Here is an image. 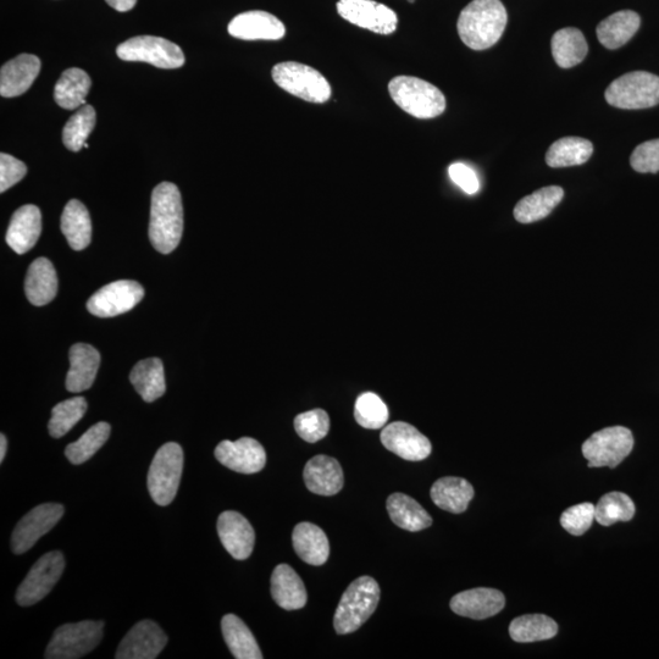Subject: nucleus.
Instances as JSON below:
<instances>
[{
  "label": "nucleus",
  "mask_w": 659,
  "mask_h": 659,
  "mask_svg": "<svg viewBox=\"0 0 659 659\" xmlns=\"http://www.w3.org/2000/svg\"><path fill=\"white\" fill-rule=\"evenodd\" d=\"M507 21V10L501 0H473L459 15L457 29L465 46L485 51L500 41Z\"/></svg>",
  "instance_id": "nucleus-1"
},
{
  "label": "nucleus",
  "mask_w": 659,
  "mask_h": 659,
  "mask_svg": "<svg viewBox=\"0 0 659 659\" xmlns=\"http://www.w3.org/2000/svg\"><path fill=\"white\" fill-rule=\"evenodd\" d=\"M184 232V208L176 185L163 182L154 188L151 206L149 238L158 252L175 251Z\"/></svg>",
  "instance_id": "nucleus-2"
},
{
  "label": "nucleus",
  "mask_w": 659,
  "mask_h": 659,
  "mask_svg": "<svg viewBox=\"0 0 659 659\" xmlns=\"http://www.w3.org/2000/svg\"><path fill=\"white\" fill-rule=\"evenodd\" d=\"M380 601V586L370 577L354 580L337 606L334 627L337 634L354 633L373 616Z\"/></svg>",
  "instance_id": "nucleus-3"
},
{
  "label": "nucleus",
  "mask_w": 659,
  "mask_h": 659,
  "mask_svg": "<svg viewBox=\"0 0 659 659\" xmlns=\"http://www.w3.org/2000/svg\"><path fill=\"white\" fill-rule=\"evenodd\" d=\"M389 92L398 107L417 119H434L446 110V98L439 88L418 77H395Z\"/></svg>",
  "instance_id": "nucleus-4"
},
{
  "label": "nucleus",
  "mask_w": 659,
  "mask_h": 659,
  "mask_svg": "<svg viewBox=\"0 0 659 659\" xmlns=\"http://www.w3.org/2000/svg\"><path fill=\"white\" fill-rule=\"evenodd\" d=\"M184 470V451L179 443L169 442L155 453L148 473L149 495L158 506H169L175 500Z\"/></svg>",
  "instance_id": "nucleus-5"
},
{
  "label": "nucleus",
  "mask_w": 659,
  "mask_h": 659,
  "mask_svg": "<svg viewBox=\"0 0 659 659\" xmlns=\"http://www.w3.org/2000/svg\"><path fill=\"white\" fill-rule=\"evenodd\" d=\"M273 80L282 90L310 103L323 104L331 98V86L318 70L295 62L274 66Z\"/></svg>",
  "instance_id": "nucleus-6"
},
{
  "label": "nucleus",
  "mask_w": 659,
  "mask_h": 659,
  "mask_svg": "<svg viewBox=\"0 0 659 659\" xmlns=\"http://www.w3.org/2000/svg\"><path fill=\"white\" fill-rule=\"evenodd\" d=\"M606 101L614 108L638 110L659 104V77L646 71L620 76L607 88Z\"/></svg>",
  "instance_id": "nucleus-7"
},
{
  "label": "nucleus",
  "mask_w": 659,
  "mask_h": 659,
  "mask_svg": "<svg viewBox=\"0 0 659 659\" xmlns=\"http://www.w3.org/2000/svg\"><path fill=\"white\" fill-rule=\"evenodd\" d=\"M103 629V622H93V620L62 625L54 631L44 657L47 659H77L86 656L102 641Z\"/></svg>",
  "instance_id": "nucleus-8"
},
{
  "label": "nucleus",
  "mask_w": 659,
  "mask_h": 659,
  "mask_svg": "<svg viewBox=\"0 0 659 659\" xmlns=\"http://www.w3.org/2000/svg\"><path fill=\"white\" fill-rule=\"evenodd\" d=\"M634 448V436L624 426L602 429L584 442L583 454L587 467L616 468L629 456Z\"/></svg>",
  "instance_id": "nucleus-9"
},
{
  "label": "nucleus",
  "mask_w": 659,
  "mask_h": 659,
  "mask_svg": "<svg viewBox=\"0 0 659 659\" xmlns=\"http://www.w3.org/2000/svg\"><path fill=\"white\" fill-rule=\"evenodd\" d=\"M116 54L124 62L147 63L160 69H177L185 64V55L181 48L162 37L131 38L119 44Z\"/></svg>",
  "instance_id": "nucleus-10"
},
{
  "label": "nucleus",
  "mask_w": 659,
  "mask_h": 659,
  "mask_svg": "<svg viewBox=\"0 0 659 659\" xmlns=\"http://www.w3.org/2000/svg\"><path fill=\"white\" fill-rule=\"evenodd\" d=\"M64 569L62 552L52 551L42 556L16 591V602L22 607H30L42 601L62 578Z\"/></svg>",
  "instance_id": "nucleus-11"
},
{
  "label": "nucleus",
  "mask_w": 659,
  "mask_h": 659,
  "mask_svg": "<svg viewBox=\"0 0 659 659\" xmlns=\"http://www.w3.org/2000/svg\"><path fill=\"white\" fill-rule=\"evenodd\" d=\"M145 296V290L136 281L112 282L88 299L87 309L98 318H113L130 312Z\"/></svg>",
  "instance_id": "nucleus-12"
},
{
  "label": "nucleus",
  "mask_w": 659,
  "mask_h": 659,
  "mask_svg": "<svg viewBox=\"0 0 659 659\" xmlns=\"http://www.w3.org/2000/svg\"><path fill=\"white\" fill-rule=\"evenodd\" d=\"M65 508L59 503H44L25 515L15 526L11 535V550L22 555L36 545V542L51 531L63 518Z\"/></svg>",
  "instance_id": "nucleus-13"
},
{
  "label": "nucleus",
  "mask_w": 659,
  "mask_h": 659,
  "mask_svg": "<svg viewBox=\"0 0 659 659\" xmlns=\"http://www.w3.org/2000/svg\"><path fill=\"white\" fill-rule=\"evenodd\" d=\"M337 11L351 24L379 35H391L397 30L395 11L374 0H339Z\"/></svg>",
  "instance_id": "nucleus-14"
},
{
  "label": "nucleus",
  "mask_w": 659,
  "mask_h": 659,
  "mask_svg": "<svg viewBox=\"0 0 659 659\" xmlns=\"http://www.w3.org/2000/svg\"><path fill=\"white\" fill-rule=\"evenodd\" d=\"M214 454L224 467L241 474L259 473L267 464L264 447L252 437L220 442Z\"/></svg>",
  "instance_id": "nucleus-15"
},
{
  "label": "nucleus",
  "mask_w": 659,
  "mask_h": 659,
  "mask_svg": "<svg viewBox=\"0 0 659 659\" xmlns=\"http://www.w3.org/2000/svg\"><path fill=\"white\" fill-rule=\"evenodd\" d=\"M168 636L152 620H142L126 634L116 651V659H154L165 649Z\"/></svg>",
  "instance_id": "nucleus-16"
},
{
  "label": "nucleus",
  "mask_w": 659,
  "mask_h": 659,
  "mask_svg": "<svg viewBox=\"0 0 659 659\" xmlns=\"http://www.w3.org/2000/svg\"><path fill=\"white\" fill-rule=\"evenodd\" d=\"M380 439L387 450L406 461H424L433 451L428 437L408 423L396 422L387 425L381 431Z\"/></svg>",
  "instance_id": "nucleus-17"
},
{
  "label": "nucleus",
  "mask_w": 659,
  "mask_h": 659,
  "mask_svg": "<svg viewBox=\"0 0 659 659\" xmlns=\"http://www.w3.org/2000/svg\"><path fill=\"white\" fill-rule=\"evenodd\" d=\"M232 37L243 41H279L286 29L282 22L267 11H247L237 15L229 24Z\"/></svg>",
  "instance_id": "nucleus-18"
},
{
  "label": "nucleus",
  "mask_w": 659,
  "mask_h": 659,
  "mask_svg": "<svg viewBox=\"0 0 659 659\" xmlns=\"http://www.w3.org/2000/svg\"><path fill=\"white\" fill-rule=\"evenodd\" d=\"M218 534L221 544L231 557L243 561L252 555L256 533L242 514L235 511L221 513L218 519Z\"/></svg>",
  "instance_id": "nucleus-19"
},
{
  "label": "nucleus",
  "mask_w": 659,
  "mask_h": 659,
  "mask_svg": "<svg viewBox=\"0 0 659 659\" xmlns=\"http://www.w3.org/2000/svg\"><path fill=\"white\" fill-rule=\"evenodd\" d=\"M506 605L505 595L495 589L479 587L463 591L451 600V609L458 616L483 620L496 616Z\"/></svg>",
  "instance_id": "nucleus-20"
},
{
  "label": "nucleus",
  "mask_w": 659,
  "mask_h": 659,
  "mask_svg": "<svg viewBox=\"0 0 659 659\" xmlns=\"http://www.w3.org/2000/svg\"><path fill=\"white\" fill-rule=\"evenodd\" d=\"M41 71V60L32 54H21L0 71V94L5 98L21 96L30 90Z\"/></svg>",
  "instance_id": "nucleus-21"
},
{
  "label": "nucleus",
  "mask_w": 659,
  "mask_h": 659,
  "mask_svg": "<svg viewBox=\"0 0 659 659\" xmlns=\"http://www.w3.org/2000/svg\"><path fill=\"white\" fill-rule=\"evenodd\" d=\"M303 478L308 490L320 496L339 494L345 481L340 463L324 454L309 459Z\"/></svg>",
  "instance_id": "nucleus-22"
},
{
  "label": "nucleus",
  "mask_w": 659,
  "mask_h": 659,
  "mask_svg": "<svg viewBox=\"0 0 659 659\" xmlns=\"http://www.w3.org/2000/svg\"><path fill=\"white\" fill-rule=\"evenodd\" d=\"M42 232L40 208L27 204L16 210L7 232V243L13 251L25 254L36 246Z\"/></svg>",
  "instance_id": "nucleus-23"
},
{
  "label": "nucleus",
  "mask_w": 659,
  "mask_h": 659,
  "mask_svg": "<svg viewBox=\"0 0 659 659\" xmlns=\"http://www.w3.org/2000/svg\"><path fill=\"white\" fill-rule=\"evenodd\" d=\"M101 364V354L86 343H76L70 350V369L66 375V389L80 393L91 389Z\"/></svg>",
  "instance_id": "nucleus-24"
},
{
  "label": "nucleus",
  "mask_w": 659,
  "mask_h": 659,
  "mask_svg": "<svg viewBox=\"0 0 659 659\" xmlns=\"http://www.w3.org/2000/svg\"><path fill=\"white\" fill-rule=\"evenodd\" d=\"M271 595L286 611H296L306 606V586L289 564H279L271 575Z\"/></svg>",
  "instance_id": "nucleus-25"
},
{
  "label": "nucleus",
  "mask_w": 659,
  "mask_h": 659,
  "mask_svg": "<svg viewBox=\"0 0 659 659\" xmlns=\"http://www.w3.org/2000/svg\"><path fill=\"white\" fill-rule=\"evenodd\" d=\"M293 547L299 558L310 566H323L330 555L328 536L312 523L298 524L292 534Z\"/></svg>",
  "instance_id": "nucleus-26"
},
{
  "label": "nucleus",
  "mask_w": 659,
  "mask_h": 659,
  "mask_svg": "<svg viewBox=\"0 0 659 659\" xmlns=\"http://www.w3.org/2000/svg\"><path fill=\"white\" fill-rule=\"evenodd\" d=\"M27 298L37 307L53 301L58 292V276L47 258H38L30 265L25 280Z\"/></svg>",
  "instance_id": "nucleus-27"
},
{
  "label": "nucleus",
  "mask_w": 659,
  "mask_h": 659,
  "mask_svg": "<svg viewBox=\"0 0 659 659\" xmlns=\"http://www.w3.org/2000/svg\"><path fill=\"white\" fill-rule=\"evenodd\" d=\"M431 500L443 511L461 514L467 511L474 497V487L462 478L447 476L441 478L431 487Z\"/></svg>",
  "instance_id": "nucleus-28"
},
{
  "label": "nucleus",
  "mask_w": 659,
  "mask_h": 659,
  "mask_svg": "<svg viewBox=\"0 0 659 659\" xmlns=\"http://www.w3.org/2000/svg\"><path fill=\"white\" fill-rule=\"evenodd\" d=\"M640 25V16L635 11H618L597 26L598 41L608 49H618L625 46L635 36Z\"/></svg>",
  "instance_id": "nucleus-29"
},
{
  "label": "nucleus",
  "mask_w": 659,
  "mask_h": 659,
  "mask_svg": "<svg viewBox=\"0 0 659 659\" xmlns=\"http://www.w3.org/2000/svg\"><path fill=\"white\" fill-rule=\"evenodd\" d=\"M564 191L559 186H548L531 193L514 208V218L520 224L536 223L545 219L562 202Z\"/></svg>",
  "instance_id": "nucleus-30"
},
{
  "label": "nucleus",
  "mask_w": 659,
  "mask_h": 659,
  "mask_svg": "<svg viewBox=\"0 0 659 659\" xmlns=\"http://www.w3.org/2000/svg\"><path fill=\"white\" fill-rule=\"evenodd\" d=\"M387 512L398 528L403 530L422 531L430 528L433 518L412 497L403 494H393L387 498Z\"/></svg>",
  "instance_id": "nucleus-31"
},
{
  "label": "nucleus",
  "mask_w": 659,
  "mask_h": 659,
  "mask_svg": "<svg viewBox=\"0 0 659 659\" xmlns=\"http://www.w3.org/2000/svg\"><path fill=\"white\" fill-rule=\"evenodd\" d=\"M130 381L143 401H157L166 391L162 361L159 358H148L138 362L131 371Z\"/></svg>",
  "instance_id": "nucleus-32"
},
{
  "label": "nucleus",
  "mask_w": 659,
  "mask_h": 659,
  "mask_svg": "<svg viewBox=\"0 0 659 659\" xmlns=\"http://www.w3.org/2000/svg\"><path fill=\"white\" fill-rule=\"evenodd\" d=\"M221 630H223L226 645L235 658H263L262 651H260L258 642L254 638L252 631L235 614H226L223 620H221Z\"/></svg>",
  "instance_id": "nucleus-33"
},
{
  "label": "nucleus",
  "mask_w": 659,
  "mask_h": 659,
  "mask_svg": "<svg viewBox=\"0 0 659 659\" xmlns=\"http://www.w3.org/2000/svg\"><path fill=\"white\" fill-rule=\"evenodd\" d=\"M62 231L74 251H82L91 243L92 221L83 203L73 199L64 209Z\"/></svg>",
  "instance_id": "nucleus-34"
},
{
  "label": "nucleus",
  "mask_w": 659,
  "mask_h": 659,
  "mask_svg": "<svg viewBox=\"0 0 659 659\" xmlns=\"http://www.w3.org/2000/svg\"><path fill=\"white\" fill-rule=\"evenodd\" d=\"M551 47L553 59L563 69L580 64L589 52L583 32L574 27L557 31L552 37Z\"/></svg>",
  "instance_id": "nucleus-35"
},
{
  "label": "nucleus",
  "mask_w": 659,
  "mask_h": 659,
  "mask_svg": "<svg viewBox=\"0 0 659 659\" xmlns=\"http://www.w3.org/2000/svg\"><path fill=\"white\" fill-rule=\"evenodd\" d=\"M92 81L85 71L69 69L64 71L54 88L55 102L66 110H74L86 104Z\"/></svg>",
  "instance_id": "nucleus-36"
},
{
  "label": "nucleus",
  "mask_w": 659,
  "mask_h": 659,
  "mask_svg": "<svg viewBox=\"0 0 659 659\" xmlns=\"http://www.w3.org/2000/svg\"><path fill=\"white\" fill-rule=\"evenodd\" d=\"M594 153V146L589 140L580 137H564L548 149L546 163L551 168H569L583 165Z\"/></svg>",
  "instance_id": "nucleus-37"
},
{
  "label": "nucleus",
  "mask_w": 659,
  "mask_h": 659,
  "mask_svg": "<svg viewBox=\"0 0 659 659\" xmlns=\"http://www.w3.org/2000/svg\"><path fill=\"white\" fill-rule=\"evenodd\" d=\"M557 633L558 624L544 614H526L515 618L509 625V635L520 644L550 640L555 638Z\"/></svg>",
  "instance_id": "nucleus-38"
},
{
  "label": "nucleus",
  "mask_w": 659,
  "mask_h": 659,
  "mask_svg": "<svg viewBox=\"0 0 659 659\" xmlns=\"http://www.w3.org/2000/svg\"><path fill=\"white\" fill-rule=\"evenodd\" d=\"M110 425L108 423H98L88 429L79 440L70 443L65 450V456L70 463L80 465L91 459L104 446L110 436Z\"/></svg>",
  "instance_id": "nucleus-39"
},
{
  "label": "nucleus",
  "mask_w": 659,
  "mask_h": 659,
  "mask_svg": "<svg viewBox=\"0 0 659 659\" xmlns=\"http://www.w3.org/2000/svg\"><path fill=\"white\" fill-rule=\"evenodd\" d=\"M636 508L633 500L623 492H609L595 506V519L598 524L611 526L618 522H629L634 518Z\"/></svg>",
  "instance_id": "nucleus-40"
},
{
  "label": "nucleus",
  "mask_w": 659,
  "mask_h": 659,
  "mask_svg": "<svg viewBox=\"0 0 659 659\" xmlns=\"http://www.w3.org/2000/svg\"><path fill=\"white\" fill-rule=\"evenodd\" d=\"M87 411V402L83 397L69 398L53 408L48 429L54 439L68 434L80 422Z\"/></svg>",
  "instance_id": "nucleus-41"
},
{
  "label": "nucleus",
  "mask_w": 659,
  "mask_h": 659,
  "mask_svg": "<svg viewBox=\"0 0 659 659\" xmlns=\"http://www.w3.org/2000/svg\"><path fill=\"white\" fill-rule=\"evenodd\" d=\"M96 126V110L91 105H85L71 116L63 131V141L71 152H79L85 146L88 136Z\"/></svg>",
  "instance_id": "nucleus-42"
},
{
  "label": "nucleus",
  "mask_w": 659,
  "mask_h": 659,
  "mask_svg": "<svg viewBox=\"0 0 659 659\" xmlns=\"http://www.w3.org/2000/svg\"><path fill=\"white\" fill-rule=\"evenodd\" d=\"M389 415V408L375 393L365 392L357 398L354 417L363 428L370 430L384 428Z\"/></svg>",
  "instance_id": "nucleus-43"
},
{
  "label": "nucleus",
  "mask_w": 659,
  "mask_h": 659,
  "mask_svg": "<svg viewBox=\"0 0 659 659\" xmlns=\"http://www.w3.org/2000/svg\"><path fill=\"white\" fill-rule=\"evenodd\" d=\"M295 429L301 439L309 443L323 440L330 430L329 414L324 409H313L297 415Z\"/></svg>",
  "instance_id": "nucleus-44"
},
{
  "label": "nucleus",
  "mask_w": 659,
  "mask_h": 659,
  "mask_svg": "<svg viewBox=\"0 0 659 659\" xmlns=\"http://www.w3.org/2000/svg\"><path fill=\"white\" fill-rule=\"evenodd\" d=\"M595 520V506L592 503H580L563 512L561 525L574 536H581L591 528Z\"/></svg>",
  "instance_id": "nucleus-45"
},
{
  "label": "nucleus",
  "mask_w": 659,
  "mask_h": 659,
  "mask_svg": "<svg viewBox=\"0 0 659 659\" xmlns=\"http://www.w3.org/2000/svg\"><path fill=\"white\" fill-rule=\"evenodd\" d=\"M630 165L640 174H656L659 171V140L641 143L630 157Z\"/></svg>",
  "instance_id": "nucleus-46"
},
{
  "label": "nucleus",
  "mask_w": 659,
  "mask_h": 659,
  "mask_svg": "<svg viewBox=\"0 0 659 659\" xmlns=\"http://www.w3.org/2000/svg\"><path fill=\"white\" fill-rule=\"evenodd\" d=\"M26 174V165L21 160L9 154H0V192L8 191L24 179Z\"/></svg>",
  "instance_id": "nucleus-47"
},
{
  "label": "nucleus",
  "mask_w": 659,
  "mask_h": 659,
  "mask_svg": "<svg viewBox=\"0 0 659 659\" xmlns=\"http://www.w3.org/2000/svg\"><path fill=\"white\" fill-rule=\"evenodd\" d=\"M448 175L458 187L468 195H475L480 190V181L475 171L463 163H454L448 168Z\"/></svg>",
  "instance_id": "nucleus-48"
},
{
  "label": "nucleus",
  "mask_w": 659,
  "mask_h": 659,
  "mask_svg": "<svg viewBox=\"0 0 659 659\" xmlns=\"http://www.w3.org/2000/svg\"><path fill=\"white\" fill-rule=\"evenodd\" d=\"M105 2H107L110 7L116 11H120V13H126V11H130L131 9L135 8L137 0H105Z\"/></svg>",
  "instance_id": "nucleus-49"
},
{
  "label": "nucleus",
  "mask_w": 659,
  "mask_h": 659,
  "mask_svg": "<svg viewBox=\"0 0 659 659\" xmlns=\"http://www.w3.org/2000/svg\"><path fill=\"white\" fill-rule=\"evenodd\" d=\"M8 441L4 434L0 435V463H3L7 454Z\"/></svg>",
  "instance_id": "nucleus-50"
},
{
  "label": "nucleus",
  "mask_w": 659,
  "mask_h": 659,
  "mask_svg": "<svg viewBox=\"0 0 659 659\" xmlns=\"http://www.w3.org/2000/svg\"><path fill=\"white\" fill-rule=\"evenodd\" d=\"M83 147H85V148H90V145H88V143L86 142V143H85V146H83Z\"/></svg>",
  "instance_id": "nucleus-51"
}]
</instances>
